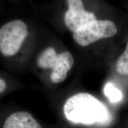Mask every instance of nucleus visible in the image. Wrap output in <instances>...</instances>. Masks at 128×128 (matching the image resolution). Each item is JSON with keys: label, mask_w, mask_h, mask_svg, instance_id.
<instances>
[{"label": "nucleus", "mask_w": 128, "mask_h": 128, "mask_svg": "<svg viewBox=\"0 0 128 128\" xmlns=\"http://www.w3.org/2000/svg\"><path fill=\"white\" fill-rule=\"evenodd\" d=\"M64 113L68 120L84 124L102 122L108 118L105 106L87 92H80L70 97L64 104Z\"/></svg>", "instance_id": "obj_1"}, {"label": "nucleus", "mask_w": 128, "mask_h": 128, "mask_svg": "<svg viewBox=\"0 0 128 128\" xmlns=\"http://www.w3.org/2000/svg\"><path fill=\"white\" fill-rule=\"evenodd\" d=\"M37 64L40 68L52 69L51 81L54 84H60L66 80L68 72L72 68L74 60L68 51L56 54L54 48L49 47L41 53Z\"/></svg>", "instance_id": "obj_2"}, {"label": "nucleus", "mask_w": 128, "mask_h": 128, "mask_svg": "<svg viewBox=\"0 0 128 128\" xmlns=\"http://www.w3.org/2000/svg\"><path fill=\"white\" fill-rule=\"evenodd\" d=\"M28 27L24 22L14 20L0 28V54L3 56H12L17 54L27 36Z\"/></svg>", "instance_id": "obj_3"}, {"label": "nucleus", "mask_w": 128, "mask_h": 128, "mask_svg": "<svg viewBox=\"0 0 128 128\" xmlns=\"http://www.w3.org/2000/svg\"><path fill=\"white\" fill-rule=\"evenodd\" d=\"M117 32L116 26L112 21L96 19L74 32L73 38L79 45L87 46L98 40L111 38Z\"/></svg>", "instance_id": "obj_4"}, {"label": "nucleus", "mask_w": 128, "mask_h": 128, "mask_svg": "<svg viewBox=\"0 0 128 128\" xmlns=\"http://www.w3.org/2000/svg\"><path fill=\"white\" fill-rule=\"evenodd\" d=\"M68 10L64 16L65 24L72 32L88 22L96 20L94 13L85 10L82 0H67Z\"/></svg>", "instance_id": "obj_5"}, {"label": "nucleus", "mask_w": 128, "mask_h": 128, "mask_svg": "<svg viewBox=\"0 0 128 128\" xmlns=\"http://www.w3.org/2000/svg\"><path fill=\"white\" fill-rule=\"evenodd\" d=\"M2 128H42L28 112H18L8 116L2 122Z\"/></svg>", "instance_id": "obj_6"}, {"label": "nucleus", "mask_w": 128, "mask_h": 128, "mask_svg": "<svg viewBox=\"0 0 128 128\" xmlns=\"http://www.w3.org/2000/svg\"><path fill=\"white\" fill-rule=\"evenodd\" d=\"M116 71L120 74L128 76V42L125 50L117 61Z\"/></svg>", "instance_id": "obj_7"}, {"label": "nucleus", "mask_w": 128, "mask_h": 128, "mask_svg": "<svg viewBox=\"0 0 128 128\" xmlns=\"http://www.w3.org/2000/svg\"><path fill=\"white\" fill-rule=\"evenodd\" d=\"M104 93L113 103H116L120 101L122 98V94L119 89L116 88L112 84L108 83L104 88Z\"/></svg>", "instance_id": "obj_8"}, {"label": "nucleus", "mask_w": 128, "mask_h": 128, "mask_svg": "<svg viewBox=\"0 0 128 128\" xmlns=\"http://www.w3.org/2000/svg\"><path fill=\"white\" fill-rule=\"evenodd\" d=\"M7 88V82L4 78L0 76V95L2 94Z\"/></svg>", "instance_id": "obj_9"}]
</instances>
